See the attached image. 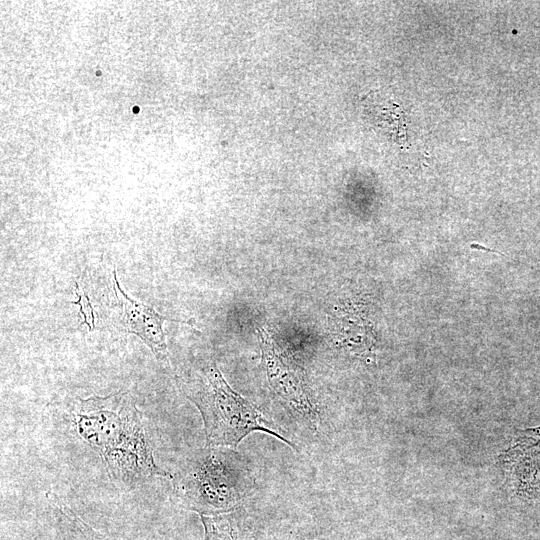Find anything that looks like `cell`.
<instances>
[{
	"label": "cell",
	"mask_w": 540,
	"mask_h": 540,
	"mask_svg": "<svg viewBox=\"0 0 540 540\" xmlns=\"http://www.w3.org/2000/svg\"><path fill=\"white\" fill-rule=\"evenodd\" d=\"M76 434L96 451L109 478L133 489L152 477L170 478L156 463L136 400L128 391L77 398L67 407Z\"/></svg>",
	"instance_id": "6da1fadb"
},
{
	"label": "cell",
	"mask_w": 540,
	"mask_h": 540,
	"mask_svg": "<svg viewBox=\"0 0 540 540\" xmlns=\"http://www.w3.org/2000/svg\"><path fill=\"white\" fill-rule=\"evenodd\" d=\"M170 480L182 507L208 516L234 510L252 487L243 461L228 447L207 446L190 452Z\"/></svg>",
	"instance_id": "7a4b0ae2"
},
{
	"label": "cell",
	"mask_w": 540,
	"mask_h": 540,
	"mask_svg": "<svg viewBox=\"0 0 540 540\" xmlns=\"http://www.w3.org/2000/svg\"><path fill=\"white\" fill-rule=\"evenodd\" d=\"M181 390L200 412L207 446L237 447L252 432H265L296 449L294 443L269 426L260 410L234 391L216 363L211 361L185 380L179 378Z\"/></svg>",
	"instance_id": "3957f363"
},
{
	"label": "cell",
	"mask_w": 540,
	"mask_h": 540,
	"mask_svg": "<svg viewBox=\"0 0 540 540\" xmlns=\"http://www.w3.org/2000/svg\"><path fill=\"white\" fill-rule=\"evenodd\" d=\"M262 358L269 384L278 398L310 428L319 425V412L294 368L283 358L270 336L259 330Z\"/></svg>",
	"instance_id": "277c9868"
},
{
	"label": "cell",
	"mask_w": 540,
	"mask_h": 540,
	"mask_svg": "<svg viewBox=\"0 0 540 540\" xmlns=\"http://www.w3.org/2000/svg\"><path fill=\"white\" fill-rule=\"evenodd\" d=\"M112 276L113 291L118 307L119 329L139 337L159 362L168 363V348L163 324L171 319L160 314L150 305L127 295L119 284L115 267Z\"/></svg>",
	"instance_id": "5b68a950"
},
{
	"label": "cell",
	"mask_w": 540,
	"mask_h": 540,
	"mask_svg": "<svg viewBox=\"0 0 540 540\" xmlns=\"http://www.w3.org/2000/svg\"><path fill=\"white\" fill-rule=\"evenodd\" d=\"M204 540H237L235 528L228 515H200Z\"/></svg>",
	"instance_id": "8992f818"
},
{
	"label": "cell",
	"mask_w": 540,
	"mask_h": 540,
	"mask_svg": "<svg viewBox=\"0 0 540 540\" xmlns=\"http://www.w3.org/2000/svg\"><path fill=\"white\" fill-rule=\"evenodd\" d=\"M48 500L53 503L56 509L81 533L85 540H112L105 534L94 529L79 517L70 507H68L60 498L53 492H47Z\"/></svg>",
	"instance_id": "52a82bcc"
},
{
	"label": "cell",
	"mask_w": 540,
	"mask_h": 540,
	"mask_svg": "<svg viewBox=\"0 0 540 540\" xmlns=\"http://www.w3.org/2000/svg\"><path fill=\"white\" fill-rule=\"evenodd\" d=\"M75 291L77 295V301H72V304L79 306L80 314L83 318V324L88 327L89 332L95 329V316L93 306L88 295L80 290L77 282H75Z\"/></svg>",
	"instance_id": "ba28073f"
}]
</instances>
